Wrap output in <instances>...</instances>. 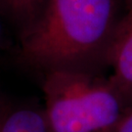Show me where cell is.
Segmentation results:
<instances>
[{"instance_id": "1", "label": "cell", "mask_w": 132, "mask_h": 132, "mask_svg": "<svg viewBox=\"0 0 132 132\" xmlns=\"http://www.w3.org/2000/svg\"><path fill=\"white\" fill-rule=\"evenodd\" d=\"M122 13V0H46L21 33L20 62L43 76L57 71L102 73Z\"/></svg>"}, {"instance_id": "2", "label": "cell", "mask_w": 132, "mask_h": 132, "mask_svg": "<svg viewBox=\"0 0 132 132\" xmlns=\"http://www.w3.org/2000/svg\"><path fill=\"white\" fill-rule=\"evenodd\" d=\"M49 132H118L132 103L102 73L57 71L44 75Z\"/></svg>"}, {"instance_id": "3", "label": "cell", "mask_w": 132, "mask_h": 132, "mask_svg": "<svg viewBox=\"0 0 132 132\" xmlns=\"http://www.w3.org/2000/svg\"><path fill=\"white\" fill-rule=\"evenodd\" d=\"M109 76L113 85L132 103V0H122V13L108 58Z\"/></svg>"}, {"instance_id": "4", "label": "cell", "mask_w": 132, "mask_h": 132, "mask_svg": "<svg viewBox=\"0 0 132 132\" xmlns=\"http://www.w3.org/2000/svg\"><path fill=\"white\" fill-rule=\"evenodd\" d=\"M0 132H49L44 108L0 99Z\"/></svg>"}, {"instance_id": "5", "label": "cell", "mask_w": 132, "mask_h": 132, "mask_svg": "<svg viewBox=\"0 0 132 132\" xmlns=\"http://www.w3.org/2000/svg\"><path fill=\"white\" fill-rule=\"evenodd\" d=\"M46 0H0V14L19 28L21 33L36 21Z\"/></svg>"}, {"instance_id": "6", "label": "cell", "mask_w": 132, "mask_h": 132, "mask_svg": "<svg viewBox=\"0 0 132 132\" xmlns=\"http://www.w3.org/2000/svg\"><path fill=\"white\" fill-rule=\"evenodd\" d=\"M118 132H132V110L119 126Z\"/></svg>"}, {"instance_id": "7", "label": "cell", "mask_w": 132, "mask_h": 132, "mask_svg": "<svg viewBox=\"0 0 132 132\" xmlns=\"http://www.w3.org/2000/svg\"><path fill=\"white\" fill-rule=\"evenodd\" d=\"M0 37H1V24H0Z\"/></svg>"}]
</instances>
